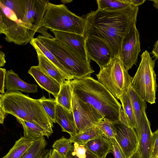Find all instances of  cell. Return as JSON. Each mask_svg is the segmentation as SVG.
Returning a JSON list of instances; mask_svg holds the SVG:
<instances>
[{"mask_svg": "<svg viewBox=\"0 0 158 158\" xmlns=\"http://www.w3.org/2000/svg\"><path fill=\"white\" fill-rule=\"evenodd\" d=\"M139 7L132 5L123 9L107 10L97 9L88 14L84 36H93L106 43L113 58L119 56L123 40L136 23Z\"/></svg>", "mask_w": 158, "mask_h": 158, "instance_id": "obj_1", "label": "cell"}, {"mask_svg": "<svg viewBox=\"0 0 158 158\" xmlns=\"http://www.w3.org/2000/svg\"><path fill=\"white\" fill-rule=\"evenodd\" d=\"M70 83L77 97L94 107L104 118L119 120L122 105L98 80L90 76L71 80Z\"/></svg>", "mask_w": 158, "mask_h": 158, "instance_id": "obj_2", "label": "cell"}, {"mask_svg": "<svg viewBox=\"0 0 158 158\" xmlns=\"http://www.w3.org/2000/svg\"><path fill=\"white\" fill-rule=\"evenodd\" d=\"M0 106L6 113L26 121L35 123L53 131V123L38 99L32 98L19 91H6L0 95Z\"/></svg>", "mask_w": 158, "mask_h": 158, "instance_id": "obj_3", "label": "cell"}, {"mask_svg": "<svg viewBox=\"0 0 158 158\" xmlns=\"http://www.w3.org/2000/svg\"><path fill=\"white\" fill-rule=\"evenodd\" d=\"M37 38L69 71L73 80L90 77L94 72L90 61L84 60L55 37L51 38L39 35Z\"/></svg>", "mask_w": 158, "mask_h": 158, "instance_id": "obj_4", "label": "cell"}, {"mask_svg": "<svg viewBox=\"0 0 158 158\" xmlns=\"http://www.w3.org/2000/svg\"><path fill=\"white\" fill-rule=\"evenodd\" d=\"M85 24V18L72 12L64 4L49 2L40 27L84 35Z\"/></svg>", "mask_w": 158, "mask_h": 158, "instance_id": "obj_5", "label": "cell"}, {"mask_svg": "<svg viewBox=\"0 0 158 158\" xmlns=\"http://www.w3.org/2000/svg\"><path fill=\"white\" fill-rule=\"evenodd\" d=\"M96 76L98 81L118 99L131 86V77L119 56L100 69Z\"/></svg>", "mask_w": 158, "mask_h": 158, "instance_id": "obj_6", "label": "cell"}, {"mask_svg": "<svg viewBox=\"0 0 158 158\" xmlns=\"http://www.w3.org/2000/svg\"><path fill=\"white\" fill-rule=\"evenodd\" d=\"M155 65V60L145 50L142 53L139 66L131 79V86L145 102L151 104L155 103L157 87Z\"/></svg>", "mask_w": 158, "mask_h": 158, "instance_id": "obj_7", "label": "cell"}, {"mask_svg": "<svg viewBox=\"0 0 158 158\" xmlns=\"http://www.w3.org/2000/svg\"><path fill=\"white\" fill-rule=\"evenodd\" d=\"M72 108L78 133L83 132L97 125L104 118L94 107L78 98L73 91Z\"/></svg>", "mask_w": 158, "mask_h": 158, "instance_id": "obj_8", "label": "cell"}, {"mask_svg": "<svg viewBox=\"0 0 158 158\" xmlns=\"http://www.w3.org/2000/svg\"><path fill=\"white\" fill-rule=\"evenodd\" d=\"M0 33L5 35L8 42L18 45L30 43L35 33L25 27L23 23L14 21L8 18L0 11Z\"/></svg>", "mask_w": 158, "mask_h": 158, "instance_id": "obj_9", "label": "cell"}, {"mask_svg": "<svg viewBox=\"0 0 158 158\" xmlns=\"http://www.w3.org/2000/svg\"><path fill=\"white\" fill-rule=\"evenodd\" d=\"M136 23H133L130 30L123 39L119 55L128 71L136 62L141 51L139 33Z\"/></svg>", "mask_w": 158, "mask_h": 158, "instance_id": "obj_10", "label": "cell"}, {"mask_svg": "<svg viewBox=\"0 0 158 158\" xmlns=\"http://www.w3.org/2000/svg\"><path fill=\"white\" fill-rule=\"evenodd\" d=\"M115 139L126 158H128L138 148V139L134 129L119 120L113 123Z\"/></svg>", "mask_w": 158, "mask_h": 158, "instance_id": "obj_11", "label": "cell"}, {"mask_svg": "<svg viewBox=\"0 0 158 158\" xmlns=\"http://www.w3.org/2000/svg\"><path fill=\"white\" fill-rule=\"evenodd\" d=\"M85 49L88 59L95 61L100 69L113 59L111 50L102 40L93 36L85 38Z\"/></svg>", "mask_w": 158, "mask_h": 158, "instance_id": "obj_12", "label": "cell"}, {"mask_svg": "<svg viewBox=\"0 0 158 158\" xmlns=\"http://www.w3.org/2000/svg\"><path fill=\"white\" fill-rule=\"evenodd\" d=\"M49 0H26V12L22 20L25 26L36 32L46 12Z\"/></svg>", "mask_w": 158, "mask_h": 158, "instance_id": "obj_13", "label": "cell"}, {"mask_svg": "<svg viewBox=\"0 0 158 158\" xmlns=\"http://www.w3.org/2000/svg\"><path fill=\"white\" fill-rule=\"evenodd\" d=\"M138 139V148L143 158H151L152 132L145 110L143 111L139 126L135 130Z\"/></svg>", "mask_w": 158, "mask_h": 158, "instance_id": "obj_14", "label": "cell"}, {"mask_svg": "<svg viewBox=\"0 0 158 158\" xmlns=\"http://www.w3.org/2000/svg\"><path fill=\"white\" fill-rule=\"evenodd\" d=\"M51 31L56 39L79 54L84 60L90 61L86 51V38L84 35L54 30Z\"/></svg>", "mask_w": 158, "mask_h": 158, "instance_id": "obj_15", "label": "cell"}, {"mask_svg": "<svg viewBox=\"0 0 158 158\" xmlns=\"http://www.w3.org/2000/svg\"><path fill=\"white\" fill-rule=\"evenodd\" d=\"M28 73L41 88L53 95L55 99L56 98L61 85L58 82L44 72L38 65L31 67Z\"/></svg>", "mask_w": 158, "mask_h": 158, "instance_id": "obj_16", "label": "cell"}, {"mask_svg": "<svg viewBox=\"0 0 158 158\" xmlns=\"http://www.w3.org/2000/svg\"><path fill=\"white\" fill-rule=\"evenodd\" d=\"M38 86L31 84L21 79L13 70L7 71L5 80V89L7 92L21 91L27 93L38 92Z\"/></svg>", "mask_w": 158, "mask_h": 158, "instance_id": "obj_17", "label": "cell"}, {"mask_svg": "<svg viewBox=\"0 0 158 158\" xmlns=\"http://www.w3.org/2000/svg\"><path fill=\"white\" fill-rule=\"evenodd\" d=\"M56 122L60 126L62 131L68 133L70 136L78 132L72 111H69L58 104Z\"/></svg>", "mask_w": 158, "mask_h": 158, "instance_id": "obj_18", "label": "cell"}, {"mask_svg": "<svg viewBox=\"0 0 158 158\" xmlns=\"http://www.w3.org/2000/svg\"><path fill=\"white\" fill-rule=\"evenodd\" d=\"M16 119L23 127V136L31 140L35 141L44 136L49 138L53 133V131L48 130L35 123L19 118Z\"/></svg>", "mask_w": 158, "mask_h": 158, "instance_id": "obj_19", "label": "cell"}, {"mask_svg": "<svg viewBox=\"0 0 158 158\" xmlns=\"http://www.w3.org/2000/svg\"><path fill=\"white\" fill-rule=\"evenodd\" d=\"M35 49L45 56L60 71L67 80H73L69 71L60 62L56 57L37 38H34L30 42Z\"/></svg>", "mask_w": 158, "mask_h": 158, "instance_id": "obj_20", "label": "cell"}, {"mask_svg": "<svg viewBox=\"0 0 158 158\" xmlns=\"http://www.w3.org/2000/svg\"><path fill=\"white\" fill-rule=\"evenodd\" d=\"M85 144L92 152L100 158H106L113 148L110 139L103 135L89 141Z\"/></svg>", "mask_w": 158, "mask_h": 158, "instance_id": "obj_21", "label": "cell"}, {"mask_svg": "<svg viewBox=\"0 0 158 158\" xmlns=\"http://www.w3.org/2000/svg\"><path fill=\"white\" fill-rule=\"evenodd\" d=\"M38 61V66L44 72L61 85L67 80L56 67L42 53L36 51Z\"/></svg>", "mask_w": 158, "mask_h": 158, "instance_id": "obj_22", "label": "cell"}, {"mask_svg": "<svg viewBox=\"0 0 158 158\" xmlns=\"http://www.w3.org/2000/svg\"><path fill=\"white\" fill-rule=\"evenodd\" d=\"M47 144L44 137L35 140L21 158H48L52 149H45Z\"/></svg>", "mask_w": 158, "mask_h": 158, "instance_id": "obj_23", "label": "cell"}, {"mask_svg": "<svg viewBox=\"0 0 158 158\" xmlns=\"http://www.w3.org/2000/svg\"><path fill=\"white\" fill-rule=\"evenodd\" d=\"M127 92L132 106L136 123L135 130L138 127L142 112L146 110L147 105L145 101L139 94L131 86Z\"/></svg>", "mask_w": 158, "mask_h": 158, "instance_id": "obj_24", "label": "cell"}, {"mask_svg": "<svg viewBox=\"0 0 158 158\" xmlns=\"http://www.w3.org/2000/svg\"><path fill=\"white\" fill-rule=\"evenodd\" d=\"M73 89L70 80H66L61 85L59 92L56 98L58 104L69 111H72Z\"/></svg>", "mask_w": 158, "mask_h": 158, "instance_id": "obj_25", "label": "cell"}, {"mask_svg": "<svg viewBox=\"0 0 158 158\" xmlns=\"http://www.w3.org/2000/svg\"><path fill=\"white\" fill-rule=\"evenodd\" d=\"M34 140L21 136L7 153L2 158H21L31 147Z\"/></svg>", "mask_w": 158, "mask_h": 158, "instance_id": "obj_26", "label": "cell"}, {"mask_svg": "<svg viewBox=\"0 0 158 158\" xmlns=\"http://www.w3.org/2000/svg\"><path fill=\"white\" fill-rule=\"evenodd\" d=\"M103 135L98 127L94 126L82 133H77L71 136L69 139L71 142L84 144L88 142Z\"/></svg>", "mask_w": 158, "mask_h": 158, "instance_id": "obj_27", "label": "cell"}, {"mask_svg": "<svg viewBox=\"0 0 158 158\" xmlns=\"http://www.w3.org/2000/svg\"><path fill=\"white\" fill-rule=\"evenodd\" d=\"M130 126L135 129L136 123L131 101L127 91L124 92L119 99Z\"/></svg>", "mask_w": 158, "mask_h": 158, "instance_id": "obj_28", "label": "cell"}, {"mask_svg": "<svg viewBox=\"0 0 158 158\" xmlns=\"http://www.w3.org/2000/svg\"><path fill=\"white\" fill-rule=\"evenodd\" d=\"M96 1L98 9L100 10H117L133 5L131 3L130 0H98Z\"/></svg>", "mask_w": 158, "mask_h": 158, "instance_id": "obj_29", "label": "cell"}, {"mask_svg": "<svg viewBox=\"0 0 158 158\" xmlns=\"http://www.w3.org/2000/svg\"><path fill=\"white\" fill-rule=\"evenodd\" d=\"M0 2L12 10L22 21L26 12V0H0Z\"/></svg>", "mask_w": 158, "mask_h": 158, "instance_id": "obj_30", "label": "cell"}, {"mask_svg": "<svg viewBox=\"0 0 158 158\" xmlns=\"http://www.w3.org/2000/svg\"><path fill=\"white\" fill-rule=\"evenodd\" d=\"M67 158H100L92 152L85 144H79L73 143V149Z\"/></svg>", "mask_w": 158, "mask_h": 158, "instance_id": "obj_31", "label": "cell"}, {"mask_svg": "<svg viewBox=\"0 0 158 158\" xmlns=\"http://www.w3.org/2000/svg\"><path fill=\"white\" fill-rule=\"evenodd\" d=\"M69 139L64 136L57 140L53 143V149L56 151L64 158H67L68 154L72 150L73 145Z\"/></svg>", "mask_w": 158, "mask_h": 158, "instance_id": "obj_32", "label": "cell"}, {"mask_svg": "<svg viewBox=\"0 0 158 158\" xmlns=\"http://www.w3.org/2000/svg\"><path fill=\"white\" fill-rule=\"evenodd\" d=\"M38 100L45 112L53 123H55L56 114L57 106L56 99L50 98H47L43 96Z\"/></svg>", "mask_w": 158, "mask_h": 158, "instance_id": "obj_33", "label": "cell"}, {"mask_svg": "<svg viewBox=\"0 0 158 158\" xmlns=\"http://www.w3.org/2000/svg\"><path fill=\"white\" fill-rule=\"evenodd\" d=\"M114 122L103 118L97 125L102 135L109 139H115L113 128Z\"/></svg>", "mask_w": 158, "mask_h": 158, "instance_id": "obj_34", "label": "cell"}, {"mask_svg": "<svg viewBox=\"0 0 158 158\" xmlns=\"http://www.w3.org/2000/svg\"><path fill=\"white\" fill-rule=\"evenodd\" d=\"M158 151V129L152 133L151 145V158H155Z\"/></svg>", "mask_w": 158, "mask_h": 158, "instance_id": "obj_35", "label": "cell"}, {"mask_svg": "<svg viewBox=\"0 0 158 158\" xmlns=\"http://www.w3.org/2000/svg\"><path fill=\"white\" fill-rule=\"evenodd\" d=\"M113 146V153L115 158H126L120 147L115 139H110Z\"/></svg>", "mask_w": 158, "mask_h": 158, "instance_id": "obj_36", "label": "cell"}, {"mask_svg": "<svg viewBox=\"0 0 158 158\" xmlns=\"http://www.w3.org/2000/svg\"><path fill=\"white\" fill-rule=\"evenodd\" d=\"M7 71L6 69L0 68V95H3L5 92V80Z\"/></svg>", "mask_w": 158, "mask_h": 158, "instance_id": "obj_37", "label": "cell"}, {"mask_svg": "<svg viewBox=\"0 0 158 158\" xmlns=\"http://www.w3.org/2000/svg\"><path fill=\"white\" fill-rule=\"evenodd\" d=\"M47 29V28L45 27H41L38 29L37 32L41 33L43 34V36L51 38H54V37H53L48 32Z\"/></svg>", "mask_w": 158, "mask_h": 158, "instance_id": "obj_38", "label": "cell"}, {"mask_svg": "<svg viewBox=\"0 0 158 158\" xmlns=\"http://www.w3.org/2000/svg\"><path fill=\"white\" fill-rule=\"evenodd\" d=\"M6 63L5 54L4 52L1 51L0 52V67H3Z\"/></svg>", "mask_w": 158, "mask_h": 158, "instance_id": "obj_39", "label": "cell"}, {"mask_svg": "<svg viewBox=\"0 0 158 158\" xmlns=\"http://www.w3.org/2000/svg\"><path fill=\"white\" fill-rule=\"evenodd\" d=\"M146 1V0H130L131 4L137 7L143 4Z\"/></svg>", "mask_w": 158, "mask_h": 158, "instance_id": "obj_40", "label": "cell"}, {"mask_svg": "<svg viewBox=\"0 0 158 158\" xmlns=\"http://www.w3.org/2000/svg\"><path fill=\"white\" fill-rule=\"evenodd\" d=\"M152 53L156 58H158V40L154 46Z\"/></svg>", "mask_w": 158, "mask_h": 158, "instance_id": "obj_41", "label": "cell"}, {"mask_svg": "<svg viewBox=\"0 0 158 158\" xmlns=\"http://www.w3.org/2000/svg\"><path fill=\"white\" fill-rule=\"evenodd\" d=\"M6 113L2 107L0 106V123L1 124L3 123Z\"/></svg>", "mask_w": 158, "mask_h": 158, "instance_id": "obj_42", "label": "cell"}, {"mask_svg": "<svg viewBox=\"0 0 158 158\" xmlns=\"http://www.w3.org/2000/svg\"><path fill=\"white\" fill-rule=\"evenodd\" d=\"M128 158H143L138 148Z\"/></svg>", "mask_w": 158, "mask_h": 158, "instance_id": "obj_43", "label": "cell"}, {"mask_svg": "<svg viewBox=\"0 0 158 158\" xmlns=\"http://www.w3.org/2000/svg\"><path fill=\"white\" fill-rule=\"evenodd\" d=\"M52 158H64L55 150L53 149L52 153Z\"/></svg>", "mask_w": 158, "mask_h": 158, "instance_id": "obj_44", "label": "cell"}, {"mask_svg": "<svg viewBox=\"0 0 158 158\" xmlns=\"http://www.w3.org/2000/svg\"><path fill=\"white\" fill-rule=\"evenodd\" d=\"M61 2L62 3H63V4L70 3L72 1H70V0H61Z\"/></svg>", "mask_w": 158, "mask_h": 158, "instance_id": "obj_45", "label": "cell"}, {"mask_svg": "<svg viewBox=\"0 0 158 158\" xmlns=\"http://www.w3.org/2000/svg\"><path fill=\"white\" fill-rule=\"evenodd\" d=\"M52 150H51V152H50V153L49 154V155L48 156V158H52Z\"/></svg>", "mask_w": 158, "mask_h": 158, "instance_id": "obj_46", "label": "cell"}, {"mask_svg": "<svg viewBox=\"0 0 158 158\" xmlns=\"http://www.w3.org/2000/svg\"><path fill=\"white\" fill-rule=\"evenodd\" d=\"M155 158H158V151L156 155Z\"/></svg>", "mask_w": 158, "mask_h": 158, "instance_id": "obj_47", "label": "cell"}]
</instances>
